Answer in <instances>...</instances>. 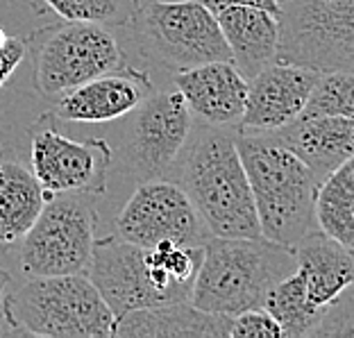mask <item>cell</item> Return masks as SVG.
Instances as JSON below:
<instances>
[{
  "label": "cell",
  "mask_w": 354,
  "mask_h": 338,
  "mask_svg": "<svg viewBox=\"0 0 354 338\" xmlns=\"http://www.w3.org/2000/svg\"><path fill=\"white\" fill-rule=\"evenodd\" d=\"M125 136V166L139 182L168 177L193 130V116L182 93H150L132 111Z\"/></svg>",
  "instance_id": "cell-12"
},
{
  "label": "cell",
  "mask_w": 354,
  "mask_h": 338,
  "mask_svg": "<svg viewBox=\"0 0 354 338\" xmlns=\"http://www.w3.org/2000/svg\"><path fill=\"white\" fill-rule=\"evenodd\" d=\"M230 316L209 313L191 302L162 304L125 313L116 320L114 336L120 338H227Z\"/></svg>",
  "instance_id": "cell-19"
},
{
  "label": "cell",
  "mask_w": 354,
  "mask_h": 338,
  "mask_svg": "<svg viewBox=\"0 0 354 338\" xmlns=\"http://www.w3.org/2000/svg\"><path fill=\"white\" fill-rule=\"evenodd\" d=\"M277 143L295 152L318 182L354 157V116L302 114L279 130L268 132Z\"/></svg>",
  "instance_id": "cell-16"
},
{
  "label": "cell",
  "mask_w": 354,
  "mask_h": 338,
  "mask_svg": "<svg viewBox=\"0 0 354 338\" xmlns=\"http://www.w3.org/2000/svg\"><path fill=\"white\" fill-rule=\"evenodd\" d=\"M62 21L100 23L107 28L130 26L139 0H41Z\"/></svg>",
  "instance_id": "cell-23"
},
{
  "label": "cell",
  "mask_w": 354,
  "mask_h": 338,
  "mask_svg": "<svg viewBox=\"0 0 354 338\" xmlns=\"http://www.w3.org/2000/svg\"><path fill=\"white\" fill-rule=\"evenodd\" d=\"M200 263L203 247L171 241L143 247L114 234L95 238L86 277L120 320L136 309L189 302Z\"/></svg>",
  "instance_id": "cell-2"
},
{
  "label": "cell",
  "mask_w": 354,
  "mask_h": 338,
  "mask_svg": "<svg viewBox=\"0 0 354 338\" xmlns=\"http://www.w3.org/2000/svg\"><path fill=\"white\" fill-rule=\"evenodd\" d=\"M0 164H3V162H0Z\"/></svg>",
  "instance_id": "cell-32"
},
{
  "label": "cell",
  "mask_w": 354,
  "mask_h": 338,
  "mask_svg": "<svg viewBox=\"0 0 354 338\" xmlns=\"http://www.w3.org/2000/svg\"><path fill=\"white\" fill-rule=\"evenodd\" d=\"M318 229L354 252V157L329 173L316 198Z\"/></svg>",
  "instance_id": "cell-21"
},
{
  "label": "cell",
  "mask_w": 354,
  "mask_h": 338,
  "mask_svg": "<svg viewBox=\"0 0 354 338\" xmlns=\"http://www.w3.org/2000/svg\"><path fill=\"white\" fill-rule=\"evenodd\" d=\"M173 84L198 123L239 127L245 111L248 79L232 62H207L177 71Z\"/></svg>",
  "instance_id": "cell-15"
},
{
  "label": "cell",
  "mask_w": 354,
  "mask_h": 338,
  "mask_svg": "<svg viewBox=\"0 0 354 338\" xmlns=\"http://www.w3.org/2000/svg\"><path fill=\"white\" fill-rule=\"evenodd\" d=\"M304 114L354 116V73H320Z\"/></svg>",
  "instance_id": "cell-24"
},
{
  "label": "cell",
  "mask_w": 354,
  "mask_h": 338,
  "mask_svg": "<svg viewBox=\"0 0 354 338\" xmlns=\"http://www.w3.org/2000/svg\"><path fill=\"white\" fill-rule=\"evenodd\" d=\"M275 62L354 73V0H281Z\"/></svg>",
  "instance_id": "cell-9"
},
{
  "label": "cell",
  "mask_w": 354,
  "mask_h": 338,
  "mask_svg": "<svg viewBox=\"0 0 354 338\" xmlns=\"http://www.w3.org/2000/svg\"><path fill=\"white\" fill-rule=\"evenodd\" d=\"M236 146L252 189L261 236L295 247L309 232L318 229V177L268 132L239 130Z\"/></svg>",
  "instance_id": "cell-3"
},
{
  "label": "cell",
  "mask_w": 354,
  "mask_h": 338,
  "mask_svg": "<svg viewBox=\"0 0 354 338\" xmlns=\"http://www.w3.org/2000/svg\"><path fill=\"white\" fill-rule=\"evenodd\" d=\"M93 193H57L21 241V270L28 277L86 272L91 261L98 205Z\"/></svg>",
  "instance_id": "cell-8"
},
{
  "label": "cell",
  "mask_w": 354,
  "mask_h": 338,
  "mask_svg": "<svg viewBox=\"0 0 354 338\" xmlns=\"http://www.w3.org/2000/svg\"><path fill=\"white\" fill-rule=\"evenodd\" d=\"M116 236L143 247L164 241L187 247H205L212 232L207 229L187 193L175 182L162 177L139 182V189L132 193L116 218Z\"/></svg>",
  "instance_id": "cell-11"
},
{
  "label": "cell",
  "mask_w": 354,
  "mask_h": 338,
  "mask_svg": "<svg viewBox=\"0 0 354 338\" xmlns=\"http://www.w3.org/2000/svg\"><path fill=\"white\" fill-rule=\"evenodd\" d=\"M297 272L304 279L307 300L323 309L354 286V252L323 229H313L295 247Z\"/></svg>",
  "instance_id": "cell-18"
},
{
  "label": "cell",
  "mask_w": 354,
  "mask_h": 338,
  "mask_svg": "<svg viewBox=\"0 0 354 338\" xmlns=\"http://www.w3.org/2000/svg\"><path fill=\"white\" fill-rule=\"evenodd\" d=\"M236 134L239 127L193 125L166 177L187 193L212 236H261Z\"/></svg>",
  "instance_id": "cell-1"
},
{
  "label": "cell",
  "mask_w": 354,
  "mask_h": 338,
  "mask_svg": "<svg viewBox=\"0 0 354 338\" xmlns=\"http://www.w3.org/2000/svg\"><path fill=\"white\" fill-rule=\"evenodd\" d=\"M48 193L21 164H0V250L21 243L39 218Z\"/></svg>",
  "instance_id": "cell-20"
},
{
  "label": "cell",
  "mask_w": 354,
  "mask_h": 338,
  "mask_svg": "<svg viewBox=\"0 0 354 338\" xmlns=\"http://www.w3.org/2000/svg\"><path fill=\"white\" fill-rule=\"evenodd\" d=\"M218 26L232 50V64L245 79L275 62L279 46V14L254 5H232L218 14Z\"/></svg>",
  "instance_id": "cell-17"
},
{
  "label": "cell",
  "mask_w": 354,
  "mask_h": 338,
  "mask_svg": "<svg viewBox=\"0 0 354 338\" xmlns=\"http://www.w3.org/2000/svg\"><path fill=\"white\" fill-rule=\"evenodd\" d=\"M200 3L207 5L214 14H218L221 10L232 5H254V7H263V10L279 14V0H200Z\"/></svg>",
  "instance_id": "cell-28"
},
{
  "label": "cell",
  "mask_w": 354,
  "mask_h": 338,
  "mask_svg": "<svg viewBox=\"0 0 354 338\" xmlns=\"http://www.w3.org/2000/svg\"><path fill=\"white\" fill-rule=\"evenodd\" d=\"M227 338H281V329L263 307L248 309L230 316Z\"/></svg>",
  "instance_id": "cell-26"
},
{
  "label": "cell",
  "mask_w": 354,
  "mask_h": 338,
  "mask_svg": "<svg viewBox=\"0 0 354 338\" xmlns=\"http://www.w3.org/2000/svg\"><path fill=\"white\" fill-rule=\"evenodd\" d=\"M5 318L12 334L48 338H107L116 318L86 272L59 277H30L10 288Z\"/></svg>",
  "instance_id": "cell-5"
},
{
  "label": "cell",
  "mask_w": 354,
  "mask_h": 338,
  "mask_svg": "<svg viewBox=\"0 0 354 338\" xmlns=\"http://www.w3.org/2000/svg\"><path fill=\"white\" fill-rule=\"evenodd\" d=\"M295 268V250L275 241L263 236H209L189 302L223 316L261 309L272 286Z\"/></svg>",
  "instance_id": "cell-4"
},
{
  "label": "cell",
  "mask_w": 354,
  "mask_h": 338,
  "mask_svg": "<svg viewBox=\"0 0 354 338\" xmlns=\"http://www.w3.org/2000/svg\"><path fill=\"white\" fill-rule=\"evenodd\" d=\"M320 77V71L286 62H272L248 79L245 111L239 130H279L307 109V102Z\"/></svg>",
  "instance_id": "cell-13"
},
{
  "label": "cell",
  "mask_w": 354,
  "mask_h": 338,
  "mask_svg": "<svg viewBox=\"0 0 354 338\" xmlns=\"http://www.w3.org/2000/svg\"><path fill=\"white\" fill-rule=\"evenodd\" d=\"M10 288H12V277H10V272L0 265V336L12 334V329L7 325V318H5V300H7Z\"/></svg>",
  "instance_id": "cell-29"
},
{
  "label": "cell",
  "mask_w": 354,
  "mask_h": 338,
  "mask_svg": "<svg viewBox=\"0 0 354 338\" xmlns=\"http://www.w3.org/2000/svg\"><path fill=\"white\" fill-rule=\"evenodd\" d=\"M30 143L32 175L48 196H57V193L102 196L107 191L114 152L104 139H68L57 130L50 111L32 125Z\"/></svg>",
  "instance_id": "cell-10"
},
{
  "label": "cell",
  "mask_w": 354,
  "mask_h": 338,
  "mask_svg": "<svg viewBox=\"0 0 354 338\" xmlns=\"http://www.w3.org/2000/svg\"><path fill=\"white\" fill-rule=\"evenodd\" d=\"M263 309L277 320L281 338H309L311 327L320 313V309L307 300L304 279L297 270L272 286Z\"/></svg>",
  "instance_id": "cell-22"
},
{
  "label": "cell",
  "mask_w": 354,
  "mask_h": 338,
  "mask_svg": "<svg viewBox=\"0 0 354 338\" xmlns=\"http://www.w3.org/2000/svg\"><path fill=\"white\" fill-rule=\"evenodd\" d=\"M130 26L143 57L173 73L232 62L218 16L200 0H139Z\"/></svg>",
  "instance_id": "cell-6"
},
{
  "label": "cell",
  "mask_w": 354,
  "mask_h": 338,
  "mask_svg": "<svg viewBox=\"0 0 354 338\" xmlns=\"http://www.w3.org/2000/svg\"><path fill=\"white\" fill-rule=\"evenodd\" d=\"M152 93V79L146 71L125 66L59 95L53 114L66 123H109L130 116Z\"/></svg>",
  "instance_id": "cell-14"
},
{
  "label": "cell",
  "mask_w": 354,
  "mask_h": 338,
  "mask_svg": "<svg viewBox=\"0 0 354 338\" xmlns=\"http://www.w3.org/2000/svg\"><path fill=\"white\" fill-rule=\"evenodd\" d=\"M32 55V82L46 98L127 66L118 39L107 26L64 21L32 32L26 39Z\"/></svg>",
  "instance_id": "cell-7"
},
{
  "label": "cell",
  "mask_w": 354,
  "mask_h": 338,
  "mask_svg": "<svg viewBox=\"0 0 354 338\" xmlns=\"http://www.w3.org/2000/svg\"><path fill=\"white\" fill-rule=\"evenodd\" d=\"M279 3H281V0H279Z\"/></svg>",
  "instance_id": "cell-31"
},
{
  "label": "cell",
  "mask_w": 354,
  "mask_h": 338,
  "mask_svg": "<svg viewBox=\"0 0 354 338\" xmlns=\"http://www.w3.org/2000/svg\"><path fill=\"white\" fill-rule=\"evenodd\" d=\"M5 41H7V35H5V30H3V28H0V48H3V46H5Z\"/></svg>",
  "instance_id": "cell-30"
},
{
  "label": "cell",
  "mask_w": 354,
  "mask_h": 338,
  "mask_svg": "<svg viewBox=\"0 0 354 338\" xmlns=\"http://www.w3.org/2000/svg\"><path fill=\"white\" fill-rule=\"evenodd\" d=\"M327 336H354V286L320 309L309 338Z\"/></svg>",
  "instance_id": "cell-25"
},
{
  "label": "cell",
  "mask_w": 354,
  "mask_h": 338,
  "mask_svg": "<svg viewBox=\"0 0 354 338\" xmlns=\"http://www.w3.org/2000/svg\"><path fill=\"white\" fill-rule=\"evenodd\" d=\"M28 55V41L21 37H7L5 46L0 48V88L5 86L7 79L19 68V64Z\"/></svg>",
  "instance_id": "cell-27"
}]
</instances>
